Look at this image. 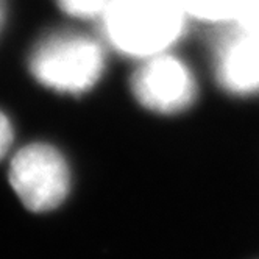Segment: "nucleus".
<instances>
[{
    "instance_id": "nucleus-1",
    "label": "nucleus",
    "mask_w": 259,
    "mask_h": 259,
    "mask_svg": "<svg viewBox=\"0 0 259 259\" xmlns=\"http://www.w3.org/2000/svg\"><path fill=\"white\" fill-rule=\"evenodd\" d=\"M100 17L106 41L125 57L142 60L165 53L188 27L178 0H108Z\"/></svg>"
},
{
    "instance_id": "nucleus-2",
    "label": "nucleus",
    "mask_w": 259,
    "mask_h": 259,
    "mask_svg": "<svg viewBox=\"0 0 259 259\" xmlns=\"http://www.w3.org/2000/svg\"><path fill=\"white\" fill-rule=\"evenodd\" d=\"M28 67L46 88L61 94L80 96L102 78L106 58L103 47L75 31L50 33L30 53Z\"/></svg>"
},
{
    "instance_id": "nucleus-3",
    "label": "nucleus",
    "mask_w": 259,
    "mask_h": 259,
    "mask_svg": "<svg viewBox=\"0 0 259 259\" xmlns=\"http://www.w3.org/2000/svg\"><path fill=\"white\" fill-rule=\"evenodd\" d=\"M10 183L27 209L52 211L69 194V165L53 145L34 142L21 149L11 159Z\"/></svg>"
},
{
    "instance_id": "nucleus-4",
    "label": "nucleus",
    "mask_w": 259,
    "mask_h": 259,
    "mask_svg": "<svg viewBox=\"0 0 259 259\" xmlns=\"http://www.w3.org/2000/svg\"><path fill=\"white\" fill-rule=\"evenodd\" d=\"M132 91L144 108L158 114H178L192 106L198 94L189 66L167 53L144 60L132 78Z\"/></svg>"
},
{
    "instance_id": "nucleus-5",
    "label": "nucleus",
    "mask_w": 259,
    "mask_h": 259,
    "mask_svg": "<svg viewBox=\"0 0 259 259\" xmlns=\"http://www.w3.org/2000/svg\"><path fill=\"white\" fill-rule=\"evenodd\" d=\"M215 78L227 92L251 96L259 92V34L237 28L215 50Z\"/></svg>"
},
{
    "instance_id": "nucleus-6",
    "label": "nucleus",
    "mask_w": 259,
    "mask_h": 259,
    "mask_svg": "<svg viewBox=\"0 0 259 259\" xmlns=\"http://www.w3.org/2000/svg\"><path fill=\"white\" fill-rule=\"evenodd\" d=\"M188 16L205 22H227L234 17L244 0H178Z\"/></svg>"
},
{
    "instance_id": "nucleus-7",
    "label": "nucleus",
    "mask_w": 259,
    "mask_h": 259,
    "mask_svg": "<svg viewBox=\"0 0 259 259\" xmlns=\"http://www.w3.org/2000/svg\"><path fill=\"white\" fill-rule=\"evenodd\" d=\"M58 4L70 16L92 19L102 16L108 0H58Z\"/></svg>"
},
{
    "instance_id": "nucleus-8",
    "label": "nucleus",
    "mask_w": 259,
    "mask_h": 259,
    "mask_svg": "<svg viewBox=\"0 0 259 259\" xmlns=\"http://www.w3.org/2000/svg\"><path fill=\"white\" fill-rule=\"evenodd\" d=\"M234 22L240 30L259 34V0H244Z\"/></svg>"
},
{
    "instance_id": "nucleus-9",
    "label": "nucleus",
    "mask_w": 259,
    "mask_h": 259,
    "mask_svg": "<svg viewBox=\"0 0 259 259\" xmlns=\"http://www.w3.org/2000/svg\"><path fill=\"white\" fill-rule=\"evenodd\" d=\"M13 142V125L10 119L0 111V159L10 150Z\"/></svg>"
},
{
    "instance_id": "nucleus-10",
    "label": "nucleus",
    "mask_w": 259,
    "mask_h": 259,
    "mask_svg": "<svg viewBox=\"0 0 259 259\" xmlns=\"http://www.w3.org/2000/svg\"><path fill=\"white\" fill-rule=\"evenodd\" d=\"M5 16H7V0H0V30L4 27Z\"/></svg>"
}]
</instances>
